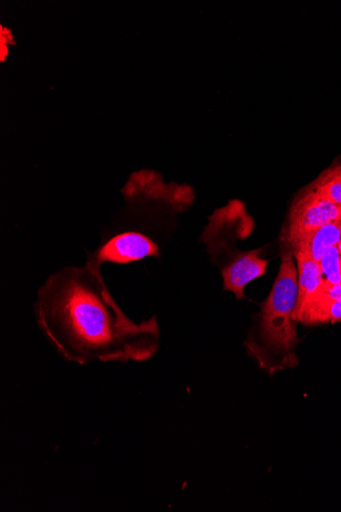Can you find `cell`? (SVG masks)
Returning <instances> with one entry per match:
<instances>
[{
  "instance_id": "6da1fadb",
  "label": "cell",
  "mask_w": 341,
  "mask_h": 512,
  "mask_svg": "<svg viewBox=\"0 0 341 512\" xmlns=\"http://www.w3.org/2000/svg\"><path fill=\"white\" fill-rule=\"evenodd\" d=\"M102 263L90 254L82 267L67 266L37 292L35 315L45 339L69 362H144L160 346L156 316L132 321L110 293Z\"/></svg>"
},
{
  "instance_id": "7a4b0ae2",
  "label": "cell",
  "mask_w": 341,
  "mask_h": 512,
  "mask_svg": "<svg viewBox=\"0 0 341 512\" xmlns=\"http://www.w3.org/2000/svg\"><path fill=\"white\" fill-rule=\"evenodd\" d=\"M294 252L282 254V263L268 299L263 303L258 331L245 343L249 354L269 375L298 365L299 344L294 313L298 304V271Z\"/></svg>"
},
{
  "instance_id": "3957f363",
  "label": "cell",
  "mask_w": 341,
  "mask_h": 512,
  "mask_svg": "<svg viewBox=\"0 0 341 512\" xmlns=\"http://www.w3.org/2000/svg\"><path fill=\"white\" fill-rule=\"evenodd\" d=\"M341 219V206L318 195L310 188L292 206L283 232L288 245L310 232Z\"/></svg>"
},
{
  "instance_id": "277c9868",
  "label": "cell",
  "mask_w": 341,
  "mask_h": 512,
  "mask_svg": "<svg viewBox=\"0 0 341 512\" xmlns=\"http://www.w3.org/2000/svg\"><path fill=\"white\" fill-rule=\"evenodd\" d=\"M262 249L240 252L229 264L220 269L224 289L232 292L238 300L245 299L247 285L266 272L268 260L259 257Z\"/></svg>"
},
{
  "instance_id": "5b68a950",
  "label": "cell",
  "mask_w": 341,
  "mask_h": 512,
  "mask_svg": "<svg viewBox=\"0 0 341 512\" xmlns=\"http://www.w3.org/2000/svg\"><path fill=\"white\" fill-rule=\"evenodd\" d=\"M298 263V304L294 313L297 322H302L304 316L320 297L325 279L320 263L302 254H295Z\"/></svg>"
},
{
  "instance_id": "8992f818",
  "label": "cell",
  "mask_w": 341,
  "mask_h": 512,
  "mask_svg": "<svg viewBox=\"0 0 341 512\" xmlns=\"http://www.w3.org/2000/svg\"><path fill=\"white\" fill-rule=\"evenodd\" d=\"M341 240V219L326 224L307 236L291 243L289 247L294 254H302L317 262L325 251L338 246Z\"/></svg>"
},
{
  "instance_id": "52a82bcc",
  "label": "cell",
  "mask_w": 341,
  "mask_h": 512,
  "mask_svg": "<svg viewBox=\"0 0 341 512\" xmlns=\"http://www.w3.org/2000/svg\"><path fill=\"white\" fill-rule=\"evenodd\" d=\"M311 189L328 201L341 206V165L324 171Z\"/></svg>"
},
{
  "instance_id": "ba28073f",
  "label": "cell",
  "mask_w": 341,
  "mask_h": 512,
  "mask_svg": "<svg viewBox=\"0 0 341 512\" xmlns=\"http://www.w3.org/2000/svg\"><path fill=\"white\" fill-rule=\"evenodd\" d=\"M325 282L335 286L341 284V256L337 246L325 251L319 261Z\"/></svg>"
},
{
  "instance_id": "9c48e42d",
  "label": "cell",
  "mask_w": 341,
  "mask_h": 512,
  "mask_svg": "<svg viewBox=\"0 0 341 512\" xmlns=\"http://www.w3.org/2000/svg\"><path fill=\"white\" fill-rule=\"evenodd\" d=\"M319 299L324 301H341V284L332 286L325 282Z\"/></svg>"
},
{
  "instance_id": "30bf717a",
  "label": "cell",
  "mask_w": 341,
  "mask_h": 512,
  "mask_svg": "<svg viewBox=\"0 0 341 512\" xmlns=\"http://www.w3.org/2000/svg\"><path fill=\"white\" fill-rule=\"evenodd\" d=\"M337 248H338V251H339L340 256H341V240H340V242H339V244H338Z\"/></svg>"
}]
</instances>
